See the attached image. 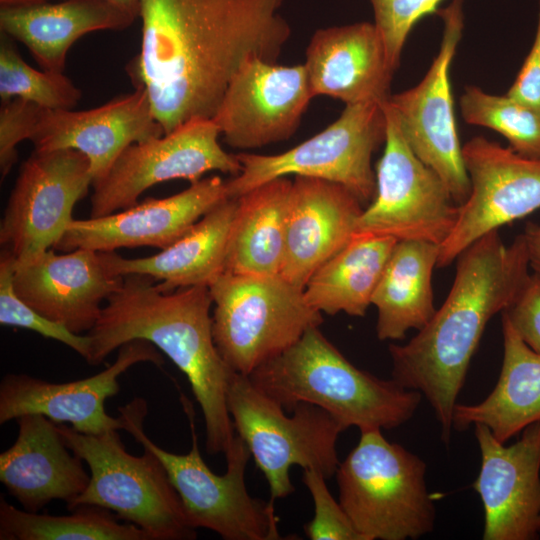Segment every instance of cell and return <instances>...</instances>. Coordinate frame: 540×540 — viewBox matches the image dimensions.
<instances>
[{
  "label": "cell",
  "mask_w": 540,
  "mask_h": 540,
  "mask_svg": "<svg viewBox=\"0 0 540 540\" xmlns=\"http://www.w3.org/2000/svg\"><path fill=\"white\" fill-rule=\"evenodd\" d=\"M140 362L161 367L164 360L152 343L136 339L119 348L113 364L88 378L55 383L27 374H7L0 382V424L41 414L56 424L69 423L84 434L123 429L122 418L108 415L104 402L119 392V376Z\"/></svg>",
  "instance_id": "cell-17"
},
{
  "label": "cell",
  "mask_w": 540,
  "mask_h": 540,
  "mask_svg": "<svg viewBox=\"0 0 540 540\" xmlns=\"http://www.w3.org/2000/svg\"><path fill=\"white\" fill-rule=\"evenodd\" d=\"M506 95L540 113V1L532 46Z\"/></svg>",
  "instance_id": "cell-39"
},
{
  "label": "cell",
  "mask_w": 540,
  "mask_h": 540,
  "mask_svg": "<svg viewBox=\"0 0 540 540\" xmlns=\"http://www.w3.org/2000/svg\"><path fill=\"white\" fill-rule=\"evenodd\" d=\"M475 436L481 454L472 484L484 508V540H533L539 536L540 421L505 446L483 424Z\"/></svg>",
  "instance_id": "cell-18"
},
{
  "label": "cell",
  "mask_w": 540,
  "mask_h": 540,
  "mask_svg": "<svg viewBox=\"0 0 540 540\" xmlns=\"http://www.w3.org/2000/svg\"><path fill=\"white\" fill-rule=\"evenodd\" d=\"M442 0H370L374 24L384 44L389 67L395 71L413 26L425 15L437 11Z\"/></svg>",
  "instance_id": "cell-35"
},
{
  "label": "cell",
  "mask_w": 540,
  "mask_h": 540,
  "mask_svg": "<svg viewBox=\"0 0 540 540\" xmlns=\"http://www.w3.org/2000/svg\"><path fill=\"white\" fill-rule=\"evenodd\" d=\"M65 444L90 469L86 489L67 504L70 511L94 505L113 511L125 522L144 530L150 540H192L197 537L181 500L159 458L148 448L129 454L118 433L84 434L57 424Z\"/></svg>",
  "instance_id": "cell-7"
},
{
  "label": "cell",
  "mask_w": 540,
  "mask_h": 540,
  "mask_svg": "<svg viewBox=\"0 0 540 540\" xmlns=\"http://www.w3.org/2000/svg\"><path fill=\"white\" fill-rule=\"evenodd\" d=\"M212 118H192L169 133L128 146L108 172L92 184L90 218L106 216L138 203L151 186L174 179L191 184L209 171L237 176L242 165L223 150Z\"/></svg>",
  "instance_id": "cell-13"
},
{
  "label": "cell",
  "mask_w": 540,
  "mask_h": 540,
  "mask_svg": "<svg viewBox=\"0 0 540 540\" xmlns=\"http://www.w3.org/2000/svg\"><path fill=\"white\" fill-rule=\"evenodd\" d=\"M539 533H540V517H539Z\"/></svg>",
  "instance_id": "cell-43"
},
{
  "label": "cell",
  "mask_w": 540,
  "mask_h": 540,
  "mask_svg": "<svg viewBox=\"0 0 540 540\" xmlns=\"http://www.w3.org/2000/svg\"><path fill=\"white\" fill-rule=\"evenodd\" d=\"M463 119L490 128L506 138L509 147L527 158L540 159V113L508 97L467 86L460 97Z\"/></svg>",
  "instance_id": "cell-32"
},
{
  "label": "cell",
  "mask_w": 540,
  "mask_h": 540,
  "mask_svg": "<svg viewBox=\"0 0 540 540\" xmlns=\"http://www.w3.org/2000/svg\"><path fill=\"white\" fill-rule=\"evenodd\" d=\"M14 260L1 251L0 255V323L3 326L29 329L57 340L73 349L85 360L89 356L90 337L70 331L61 323L52 321L25 303L13 285Z\"/></svg>",
  "instance_id": "cell-34"
},
{
  "label": "cell",
  "mask_w": 540,
  "mask_h": 540,
  "mask_svg": "<svg viewBox=\"0 0 540 540\" xmlns=\"http://www.w3.org/2000/svg\"><path fill=\"white\" fill-rule=\"evenodd\" d=\"M14 444L0 454V481L29 512L52 500L68 504L87 487L90 476L83 460L69 452L56 423L41 414L16 419Z\"/></svg>",
  "instance_id": "cell-23"
},
{
  "label": "cell",
  "mask_w": 540,
  "mask_h": 540,
  "mask_svg": "<svg viewBox=\"0 0 540 540\" xmlns=\"http://www.w3.org/2000/svg\"><path fill=\"white\" fill-rule=\"evenodd\" d=\"M287 412L318 406L344 428L392 429L410 420L422 395L353 365L320 331L309 328L289 349L248 375Z\"/></svg>",
  "instance_id": "cell-4"
},
{
  "label": "cell",
  "mask_w": 540,
  "mask_h": 540,
  "mask_svg": "<svg viewBox=\"0 0 540 540\" xmlns=\"http://www.w3.org/2000/svg\"><path fill=\"white\" fill-rule=\"evenodd\" d=\"M49 1L51 0H0V6H27Z\"/></svg>",
  "instance_id": "cell-42"
},
{
  "label": "cell",
  "mask_w": 540,
  "mask_h": 540,
  "mask_svg": "<svg viewBox=\"0 0 540 540\" xmlns=\"http://www.w3.org/2000/svg\"><path fill=\"white\" fill-rule=\"evenodd\" d=\"M227 198L226 181L217 175L204 178L169 197L148 198L102 217L73 219L54 248L63 252L144 246L165 249Z\"/></svg>",
  "instance_id": "cell-19"
},
{
  "label": "cell",
  "mask_w": 540,
  "mask_h": 540,
  "mask_svg": "<svg viewBox=\"0 0 540 540\" xmlns=\"http://www.w3.org/2000/svg\"><path fill=\"white\" fill-rule=\"evenodd\" d=\"M209 289L215 345L225 362L244 375L323 322L322 313L307 302L304 289L280 275L223 272Z\"/></svg>",
  "instance_id": "cell-8"
},
{
  "label": "cell",
  "mask_w": 540,
  "mask_h": 540,
  "mask_svg": "<svg viewBox=\"0 0 540 540\" xmlns=\"http://www.w3.org/2000/svg\"><path fill=\"white\" fill-rule=\"evenodd\" d=\"M522 341L540 354V275L529 274L502 312Z\"/></svg>",
  "instance_id": "cell-38"
},
{
  "label": "cell",
  "mask_w": 540,
  "mask_h": 540,
  "mask_svg": "<svg viewBox=\"0 0 540 540\" xmlns=\"http://www.w3.org/2000/svg\"><path fill=\"white\" fill-rule=\"evenodd\" d=\"M123 282L104 263L102 253L77 248L64 254L48 249L29 263L14 266L17 295L46 318L70 331L89 332L107 300Z\"/></svg>",
  "instance_id": "cell-20"
},
{
  "label": "cell",
  "mask_w": 540,
  "mask_h": 540,
  "mask_svg": "<svg viewBox=\"0 0 540 540\" xmlns=\"http://www.w3.org/2000/svg\"><path fill=\"white\" fill-rule=\"evenodd\" d=\"M313 96L346 105L389 97L393 70L374 23L359 22L317 30L304 63Z\"/></svg>",
  "instance_id": "cell-24"
},
{
  "label": "cell",
  "mask_w": 540,
  "mask_h": 540,
  "mask_svg": "<svg viewBox=\"0 0 540 540\" xmlns=\"http://www.w3.org/2000/svg\"><path fill=\"white\" fill-rule=\"evenodd\" d=\"M292 180L280 177L237 197L230 228L225 272L280 275Z\"/></svg>",
  "instance_id": "cell-28"
},
{
  "label": "cell",
  "mask_w": 540,
  "mask_h": 540,
  "mask_svg": "<svg viewBox=\"0 0 540 540\" xmlns=\"http://www.w3.org/2000/svg\"><path fill=\"white\" fill-rule=\"evenodd\" d=\"M226 403L236 434L267 480L271 500L294 492L292 466L316 470L326 478L336 474V443L345 428L324 409L300 403L288 416L248 375L238 372L229 381Z\"/></svg>",
  "instance_id": "cell-9"
},
{
  "label": "cell",
  "mask_w": 540,
  "mask_h": 540,
  "mask_svg": "<svg viewBox=\"0 0 540 540\" xmlns=\"http://www.w3.org/2000/svg\"><path fill=\"white\" fill-rule=\"evenodd\" d=\"M523 234L505 245L498 230L457 258L451 290L430 321L406 344L389 346L392 379L426 398L449 443L457 397L489 320L503 312L530 274Z\"/></svg>",
  "instance_id": "cell-2"
},
{
  "label": "cell",
  "mask_w": 540,
  "mask_h": 540,
  "mask_svg": "<svg viewBox=\"0 0 540 540\" xmlns=\"http://www.w3.org/2000/svg\"><path fill=\"white\" fill-rule=\"evenodd\" d=\"M134 18L107 0H60L1 6L0 30L21 42L39 66L63 73L71 46L87 33L123 30Z\"/></svg>",
  "instance_id": "cell-25"
},
{
  "label": "cell",
  "mask_w": 540,
  "mask_h": 540,
  "mask_svg": "<svg viewBox=\"0 0 540 540\" xmlns=\"http://www.w3.org/2000/svg\"><path fill=\"white\" fill-rule=\"evenodd\" d=\"M396 242L390 237L353 236L307 282L304 296L309 305L328 315L363 317Z\"/></svg>",
  "instance_id": "cell-30"
},
{
  "label": "cell",
  "mask_w": 540,
  "mask_h": 540,
  "mask_svg": "<svg viewBox=\"0 0 540 540\" xmlns=\"http://www.w3.org/2000/svg\"><path fill=\"white\" fill-rule=\"evenodd\" d=\"M362 205L342 185L294 176L280 276L304 289L311 276L352 240Z\"/></svg>",
  "instance_id": "cell-22"
},
{
  "label": "cell",
  "mask_w": 540,
  "mask_h": 540,
  "mask_svg": "<svg viewBox=\"0 0 540 540\" xmlns=\"http://www.w3.org/2000/svg\"><path fill=\"white\" fill-rule=\"evenodd\" d=\"M439 245L397 241L372 298L377 308V337L401 340L411 329L423 328L436 312L432 273Z\"/></svg>",
  "instance_id": "cell-29"
},
{
  "label": "cell",
  "mask_w": 540,
  "mask_h": 540,
  "mask_svg": "<svg viewBox=\"0 0 540 540\" xmlns=\"http://www.w3.org/2000/svg\"><path fill=\"white\" fill-rule=\"evenodd\" d=\"M119 520L94 505L57 516L20 510L0 497V540H150L135 524Z\"/></svg>",
  "instance_id": "cell-31"
},
{
  "label": "cell",
  "mask_w": 540,
  "mask_h": 540,
  "mask_svg": "<svg viewBox=\"0 0 540 540\" xmlns=\"http://www.w3.org/2000/svg\"><path fill=\"white\" fill-rule=\"evenodd\" d=\"M81 90L63 73L37 70L28 65L17 51L12 38L1 33L0 98H20L48 110L73 109Z\"/></svg>",
  "instance_id": "cell-33"
},
{
  "label": "cell",
  "mask_w": 540,
  "mask_h": 540,
  "mask_svg": "<svg viewBox=\"0 0 540 540\" xmlns=\"http://www.w3.org/2000/svg\"><path fill=\"white\" fill-rule=\"evenodd\" d=\"M313 97L304 64L253 56L231 78L212 119L231 147L258 148L291 137Z\"/></svg>",
  "instance_id": "cell-16"
},
{
  "label": "cell",
  "mask_w": 540,
  "mask_h": 540,
  "mask_svg": "<svg viewBox=\"0 0 540 540\" xmlns=\"http://www.w3.org/2000/svg\"><path fill=\"white\" fill-rule=\"evenodd\" d=\"M326 479L316 470H303L302 480L314 503V517L304 527L306 536L311 540H362L339 501L331 495Z\"/></svg>",
  "instance_id": "cell-36"
},
{
  "label": "cell",
  "mask_w": 540,
  "mask_h": 540,
  "mask_svg": "<svg viewBox=\"0 0 540 540\" xmlns=\"http://www.w3.org/2000/svg\"><path fill=\"white\" fill-rule=\"evenodd\" d=\"M381 431H360L359 442L339 464V503L362 540H415L435 523L426 464Z\"/></svg>",
  "instance_id": "cell-6"
},
{
  "label": "cell",
  "mask_w": 540,
  "mask_h": 540,
  "mask_svg": "<svg viewBox=\"0 0 540 540\" xmlns=\"http://www.w3.org/2000/svg\"><path fill=\"white\" fill-rule=\"evenodd\" d=\"M236 207V198L225 199L158 254L128 259L114 251H100L104 263L113 275L141 274L160 281L156 287L161 292L197 285L209 287L225 272L227 243Z\"/></svg>",
  "instance_id": "cell-26"
},
{
  "label": "cell",
  "mask_w": 540,
  "mask_h": 540,
  "mask_svg": "<svg viewBox=\"0 0 540 540\" xmlns=\"http://www.w3.org/2000/svg\"><path fill=\"white\" fill-rule=\"evenodd\" d=\"M386 137L376 166V193L354 236L390 237L441 245L457 221L459 205L442 178L412 151L388 98Z\"/></svg>",
  "instance_id": "cell-11"
},
{
  "label": "cell",
  "mask_w": 540,
  "mask_h": 540,
  "mask_svg": "<svg viewBox=\"0 0 540 540\" xmlns=\"http://www.w3.org/2000/svg\"><path fill=\"white\" fill-rule=\"evenodd\" d=\"M110 3L121 8L134 19L138 18L140 0H107Z\"/></svg>",
  "instance_id": "cell-41"
},
{
  "label": "cell",
  "mask_w": 540,
  "mask_h": 540,
  "mask_svg": "<svg viewBox=\"0 0 540 540\" xmlns=\"http://www.w3.org/2000/svg\"><path fill=\"white\" fill-rule=\"evenodd\" d=\"M529 260V266L540 275V224L529 222L522 233Z\"/></svg>",
  "instance_id": "cell-40"
},
{
  "label": "cell",
  "mask_w": 540,
  "mask_h": 540,
  "mask_svg": "<svg viewBox=\"0 0 540 540\" xmlns=\"http://www.w3.org/2000/svg\"><path fill=\"white\" fill-rule=\"evenodd\" d=\"M149 96L142 86L96 108L44 109L31 137L37 151L73 149L89 160L92 184L108 172L131 144L162 136Z\"/></svg>",
  "instance_id": "cell-21"
},
{
  "label": "cell",
  "mask_w": 540,
  "mask_h": 540,
  "mask_svg": "<svg viewBox=\"0 0 540 540\" xmlns=\"http://www.w3.org/2000/svg\"><path fill=\"white\" fill-rule=\"evenodd\" d=\"M383 101L346 105L327 128L283 153L236 154L242 170L226 181L229 198H237L273 179L294 175L337 183L362 204L371 202L376 193L371 159L386 137Z\"/></svg>",
  "instance_id": "cell-10"
},
{
  "label": "cell",
  "mask_w": 540,
  "mask_h": 540,
  "mask_svg": "<svg viewBox=\"0 0 540 540\" xmlns=\"http://www.w3.org/2000/svg\"><path fill=\"white\" fill-rule=\"evenodd\" d=\"M90 186V163L83 153L34 150L19 169L0 224L1 251L15 267L56 245Z\"/></svg>",
  "instance_id": "cell-12"
},
{
  "label": "cell",
  "mask_w": 540,
  "mask_h": 540,
  "mask_svg": "<svg viewBox=\"0 0 540 540\" xmlns=\"http://www.w3.org/2000/svg\"><path fill=\"white\" fill-rule=\"evenodd\" d=\"M45 108L20 98L0 108V172L5 178L17 161V145L33 136Z\"/></svg>",
  "instance_id": "cell-37"
},
{
  "label": "cell",
  "mask_w": 540,
  "mask_h": 540,
  "mask_svg": "<svg viewBox=\"0 0 540 540\" xmlns=\"http://www.w3.org/2000/svg\"><path fill=\"white\" fill-rule=\"evenodd\" d=\"M147 275L123 276L106 301L95 326L87 332L86 361L102 363L117 348L143 339L161 350L187 377L205 423L206 450L225 453L235 429L226 395L234 371L222 358L213 338V304L205 285L161 292Z\"/></svg>",
  "instance_id": "cell-3"
},
{
  "label": "cell",
  "mask_w": 540,
  "mask_h": 540,
  "mask_svg": "<svg viewBox=\"0 0 540 540\" xmlns=\"http://www.w3.org/2000/svg\"><path fill=\"white\" fill-rule=\"evenodd\" d=\"M503 360L499 379L480 403L455 405L452 428L487 426L505 443L540 421V354L528 347L502 315Z\"/></svg>",
  "instance_id": "cell-27"
},
{
  "label": "cell",
  "mask_w": 540,
  "mask_h": 540,
  "mask_svg": "<svg viewBox=\"0 0 540 540\" xmlns=\"http://www.w3.org/2000/svg\"><path fill=\"white\" fill-rule=\"evenodd\" d=\"M470 180L455 226L439 246L437 267L449 266L487 233L540 209V159L477 136L462 146Z\"/></svg>",
  "instance_id": "cell-15"
},
{
  "label": "cell",
  "mask_w": 540,
  "mask_h": 540,
  "mask_svg": "<svg viewBox=\"0 0 540 540\" xmlns=\"http://www.w3.org/2000/svg\"><path fill=\"white\" fill-rule=\"evenodd\" d=\"M437 12L444 23L437 56L415 87L389 95L388 101L412 151L442 178L460 205L469 196L470 180L457 132L450 66L464 28L463 0Z\"/></svg>",
  "instance_id": "cell-14"
},
{
  "label": "cell",
  "mask_w": 540,
  "mask_h": 540,
  "mask_svg": "<svg viewBox=\"0 0 540 540\" xmlns=\"http://www.w3.org/2000/svg\"><path fill=\"white\" fill-rule=\"evenodd\" d=\"M192 439L187 454H175L155 444L143 430L147 403L135 398L120 407L123 430L131 434L144 448L150 449L161 461L176 490L189 525L216 532L225 540L283 539L273 500L252 497L246 487L245 474L251 453L240 436H235L226 450V471L214 473L203 460L191 401L180 394Z\"/></svg>",
  "instance_id": "cell-5"
},
{
  "label": "cell",
  "mask_w": 540,
  "mask_h": 540,
  "mask_svg": "<svg viewBox=\"0 0 540 540\" xmlns=\"http://www.w3.org/2000/svg\"><path fill=\"white\" fill-rule=\"evenodd\" d=\"M282 0H140L141 49L131 78L165 133L212 118L240 65L271 63L290 37Z\"/></svg>",
  "instance_id": "cell-1"
}]
</instances>
